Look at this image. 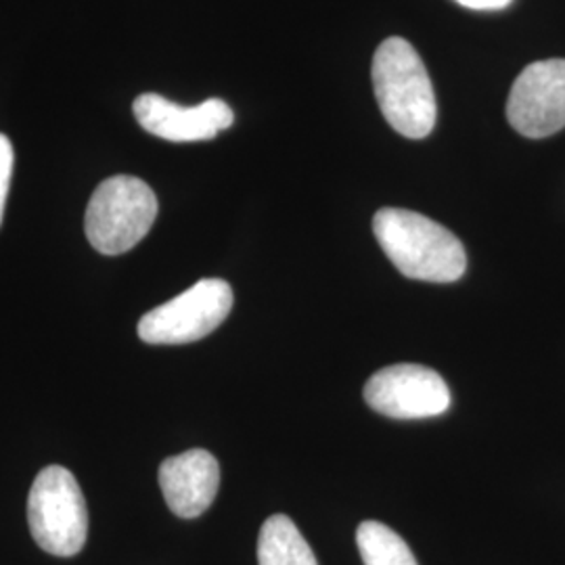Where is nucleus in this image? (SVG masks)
<instances>
[{
	"label": "nucleus",
	"mask_w": 565,
	"mask_h": 565,
	"mask_svg": "<svg viewBox=\"0 0 565 565\" xmlns=\"http://www.w3.org/2000/svg\"><path fill=\"white\" fill-rule=\"evenodd\" d=\"M373 88L385 121L406 139H425L438 118L434 84L413 44L387 39L373 57Z\"/></svg>",
	"instance_id": "obj_2"
},
{
	"label": "nucleus",
	"mask_w": 565,
	"mask_h": 565,
	"mask_svg": "<svg viewBox=\"0 0 565 565\" xmlns=\"http://www.w3.org/2000/svg\"><path fill=\"white\" fill-rule=\"evenodd\" d=\"M366 404L392 419L438 417L450 406L445 380L422 364H394L377 371L364 385Z\"/></svg>",
	"instance_id": "obj_6"
},
{
	"label": "nucleus",
	"mask_w": 565,
	"mask_h": 565,
	"mask_svg": "<svg viewBox=\"0 0 565 565\" xmlns=\"http://www.w3.org/2000/svg\"><path fill=\"white\" fill-rule=\"evenodd\" d=\"M132 111L142 130L170 142L210 141L235 121L233 109L223 99L182 107L156 93L137 97Z\"/></svg>",
	"instance_id": "obj_8"
},
{
	"label": "nucleus",
	"mask_w": 565,
	"mask_h": 565,
	"mask_svg": "<svg viewBox=\"0 0 565 565\" xmlns=\"http://www.w3.org/2000/svg\"><path fill=\"white\" fill-rule=\"evenodd\" d=\"M221 486V465L202 448L170 457L160 467L166 505L182 520H193L214 503Z\"/></svg>",
	"instance_id": "obj_9"
},
{
	"label": "nucleus",
	"mask_w": 565,
	"mask_h": 565,
	"mask_svg": "<svg viewBox=\"0 0 565 565\" xmlns=\"http://www.w3.org/2000/svg\"><path fill=\"white\" fill-rule=\"evenodd\" d=\"M158 218V198L137 177L103 181L86 207L84 228L90 245L105 256H120L145 239Z\"/></svg>",
	"instance_id": "obj_3"
},
{
	"label": "nucleus",
	"mask_w": 565,
	"mask_h": 565,
	"mask_svg": "<svg viewBox=\"0 0 565 565\" xmlns=\"http://www.w3.org/2000/svg\"><path fill=\"white\" fill-rule=\"evenodd\" d=\"M233 308V289L223 279H202L181 296L153 308L139 321V338L153 345L198 342L223 324Z\"/></svg>",
	"instance_id": "obj_5"
},
{
	"label": "nucleus",
	"mask_w": 565,
	"mask_h": 565,
	"mask_svg": "<svg viewBox=\"0 0 565 565\" xmlns=\"http://www.w3.org/2000/svg\"><path fill=\"white\" fill-rule=\"evenodd\" d=\"M28 524L42 551L74 557L86 545L88 513L81 486L60 465L44 467L28 497Z\"/></svg>",
	"instance_id": "obj_4"
},
{
	"label": "nucleus",
	"mask_w": 565,
	"mask_h": 565,
	"mask_svg": "<svg viewBox=\"0 0 565 565\" xmlns=\"http://www.w3.org/2000/svg\"><path fill=\"white\" fill-rule=\"evenodd\" d=\"M507 120L527 139H545L565 128V60L525 67L511 86Z\"/></svg>",
	"instance_id": "obj_7"
},
{
	"label": "nucleus",
	"mask_w": 565,
	"mask_h": 565,
	"mask_svg": "<svg viewBox=\"0 0 565 565\" xmlns=\"http://www.w3.org/2000/svg\"><path fill=\"white\" fill-rule=\"evenodd\" d=\"M459 2L465 9H471V11H501L507 9L513 0H455Z\"/></svg>",
	"instance_id": "obj_13"
},
{
	"label": "nucleus",
	"mask_w": 565,
	"mask_h": 565,
	"mask_svg": "<svg viewBox=\"0 0 565 565\" xmlns=\"http://www.w3.org/2000/svg\"><path fill=\"white\" fill-rule=\"evenodd\" d=\"M373 231L385 256L408 279L455 282L465 275L463 243L424 214L384 207L373 218Z\"/></svg>",
	"instance_id": "obj_1"
},
{
	"label": "nucleus",
	"mask_w": 565,
	"mask_h": 565,
	"mask_svg": "<svg viewBox=\"0 0 565 565\" xmlns=\"http://www.w3.org/2000/svg\"><path fill=\"white\" fill-rule=\"evenodd\" d=\"M258 565H319L298 525L287 515H273L258 536Z\"/></svg>",
	"instance_id": "obj_10"
},
{
	"label": "nucleus",
	"mask_w": 565,
	"mask_h": 565,
	"mask_svg": "<svg viewBox=\"0 0 565 565\" xmlns=\"http://www.w3.org/2000/svg\"><path fill=\"white\" fill-rule=\"evenodd\" d=\"M13 163H15L13 145L4 135H0V224H2L7 195H9V186H11V179H13Z\"/></svg>",
	"instance_id": "obj_12"
},
{
	"label": "nucleus",
	"mask_w": 565,
	"mask_h": 565,
	"mask_svg": "<svg viewBox=\"0 0 565 565\" xmlns=\"http://www.w3.org/2000/svg\"><path fill=\"white\" fill-rule=\"evenodd\" d=\"M356 545L364 565H419L404 539L382 522L359 525Z\"/></svg>",
	"instance_id": "obj_11"
}]
</instances>
